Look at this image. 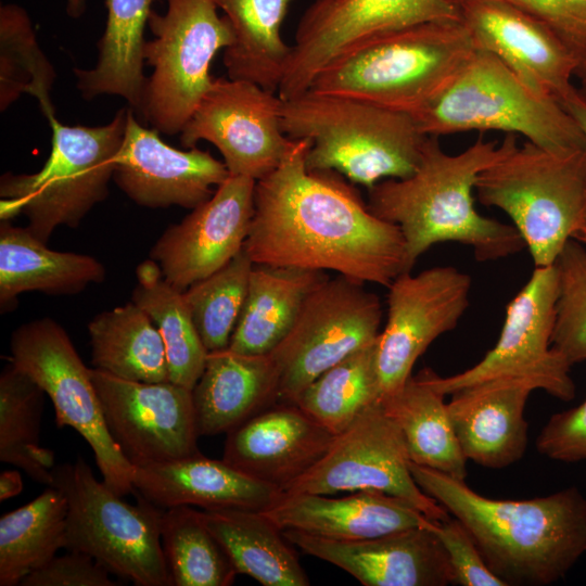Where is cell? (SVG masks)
<instances>
[{"label": "cell", "instance_id": "484cf974", "mask_svg": "<svg viewBox=\"0 0 586 586\" xmlns=\"http://www.w3.org/2000/svg\"><path fill=\"white\" fill-rule=\"evenodd\" d=\"M133 492L161 509L195 506L203 510L262 511L281 492L201 453L171 461L133 467Z\"/></svg>", "mask_w": 586, "mask_h": 586}, {"label": "cell", "instance_id": "681fc988", "mask_svg": "<svg viewBox=\"0 0 586 586\" xmlns=\"http://www.w3.org/2000/svg\"><path fill=\"white\" fill-rule=\"evenodd\" d=\"M65 5L66 13L73 18H78L86 12L87 0H65Z\"/></svg>", "mask_w": 586, "mask_h": 586}, {"label": "cell", "instance_id": "2e32d148", "mask_svg": "<svg viewBox=\"0 0 586 586\" xmlns=\"http://www.w3.org/2000/svg\"><path fill=\"white\" fill-rule=\"evenodd\" d=\"M471 286V277L453 266L416 275L405 271L391 282L386 322L377 341L382 398L402 388L426 348L458 326L469 307Z\"/></svg>", "mask_w": 586, "mask_h": 586}, {"label": "cell", "instance_id": "83f0119b", "mask_svg": "<svg viewBox=\"0 0 586 586\" xmlns=\"http://www.w3.org/2000/svg\"><path fill=\"white\" fill-rule=\"evenodd\" d=\"M106 271L95 257L51 250L27 227L0 224V310H13L20 294L75 295L102 283Z\"/></svg>", "mask_w": 586, "mask_h": 586}, {"label": "cell", "instance_id": "f6af8a7d", "mask_svg": "<svg viewBox=\"0 0 586 586\" xmlns=\"http://www.w3.org/2000/svg\"><path fill=\"white\" fill-rule=\"evenodd\" d=\"M22 586H116L111 573L92 557L77 551L54 556L27 574Z\"/></svg>", "mask_w": 586, "mask_h": 586}, {"label": "cell", "instance_id": "ab89813d", "mask_svg": "<svg viewBox=\"0 0 586 586\" xmlns=\"http://www.w3.org/2000/svg\"><path fill=\"white\" fill-rule=\"evenodd\" d=\"M55 71L40 49L27 12L15 3L0 7V110L21 94L36 98L48 122L55 117L51 90Z\"/></svg>", "mask_w": 586, "mask_h": 586}, {"label": "cell", "instance_id": "1f68e13d", "mask_svg": "<svg viewBox=\"0 0 586 586\" xmlns=\"http://www.w3.org/2000/svg\"><path fill=\"white\" fill-rule=\"evenodd\" d=\"M201 514L238 574L249 575L264 586L310 584L292 544L260 511L217 509Z\"/></svg>", "mask_w": 586, "mask_h": 586}, {"label": "cell", "instance_id": "277c9868", "mask_svg": "<svg viewBox=\"0 0 586 586\" xmlns=\"http://www.w3.org/2000/svg\"><path fill=\"white\" fill-rule=\"evenodd\" d=\"M280 123L291 140H310L309 170L334 171L368 190L412 175L428 138L410 114L310 90L282 100Z\"/></svg>", "mask_w": 586, "mask_h": 586}, {"label": "cell", "instance_id": "4fadbf2b", "mask_svg": "<svg viewBox=\"0 0 586 586\" xmlns=\"http://www.w3.org/2000/svg\"><path fill=\"white\" fill-rule=\"evenodd\" d=\"M558 277L555 266L535 267L530 279L509 302L494 347L469 369L442 378L423 369L430 384L443 395L500 377H527L539 390L569 402L575 396L571 365L551 345Z\"/></svg>", "mask_w": 586, "mask_h": 586}, {"label": "cell", "instance_id": "bcb514c9", "mask_svg": "<svg viewBox=\"0 0 586 586\" xmlns=\"http://www.w3.org/2000/svg\"><path fill=\"white\" fill-rule=\"evenodd\" d=\"M538 451L563 462L586 460V399L553 415L536 440Z\"/></svg>", "mask_w": 586, "mask_h": 586}, {"label": "cell", "instance_id": "7dc6e473", "mask_svg": "<svg viewBox=\"0 0 586 586\" xmlns=\"http://www.w3.org/2000/svg\"><path fill=\"white\" fill-rule=\"evenodd\" d=\"M563 106L574 117L586 139V102L575 89L562 101ZM574 239L586 246V200L581 226Z\"/></svg>", "mask_w": 586, "mask_h": 586}, {"label": "cell", "instance_id": "d6986e66", "mask_svg": "<svg viewBox=\"0 0 586 586\" xmlns=\"http://www.w3.org/2000/svg\"><path fill=\"white\" fill-rule=\"evenodd\" d=\"M255 184L252 178L229 175L208 200L162 233L150 258L171 285L186 291L242 251L254 215Z\"/></svg>", "mask_w": 586, "mask_h": 586}, {"label": "cell", "instance_id": "4316f807", "mask_svg": "<svg viewBox=\"0 0 586 586\" xmlns=\"http://www.w3.org/2000/svg\"><path fill=\"white\" fill-rule=\"evenodd\" d=\"M200 436L228 433L278 399V373L269 354L208 352L192 390Z\"/></svg>", "mask_w": 586, "mask_h": 586}, {"label": "cell", "instance_id": "60d3db41", "mask_svg": "<svg viewBox=\"0 0 586 586\" xmlns=\"http://www.w3.org/2000/svg\"><path fill=\"white\" fill-rule=\"evenodd\" d=\"M253 266L243 247L226 266L184 291L192 320L207 352L229 346Z\"/></svg>", "mask_w": 586, "mask_h": 586}, {"label": "cell", "instance_id": "9a60e30c", "mask_svg": "<svg viewBox=\"0 0 586 586\" xmlns=\"http://www.w3.org/2000/svg\"><path fill=\"white\" fill-rule=\"evenodd\" d=\"M453 20H461L453 0H315L298 22L278 95L306 92L320 71L366 40Z\"/></svg>", "mask_w": 586, "mask_h": 586}, {"label": "cell", "instance_id": "e0dca14e", "mask_svg": "<svg viewBox=\"0 0 586 586\" xmlns=\"http://www.w3.org/2000/svg\"><path fill=\"white\" fill-rule=\"evenodd\" d=\"M281 102L278 93L254 82L216 78L180 141L188 149L201 140L214 144L229 175L258 181L280 165L292 144L281 128Z\"/></svg>", "mask_w": 586, "mask_h": 586}, {"label": "cell", "instance_id": "ee69618b", "mask_svg": "<svg viewBox=\"0 0 586 586\" xmlns=\"http://www.w3.org/2000/svg\"><path fill=\"white\" fill-rule=\"evenodd\" d=\"M436 534L451 565L455 584L462 586H506L486 564L464 525L454 517L438 523Z\"/></svg>", "mask_w": 586, "mask_h": 586}, {"label": "cell", "instance_id": "8d00e7d4", "mask_svg": "<svg viewBox=\"0 0 586 586\" xmlns=\"http://www.w3.org/2000/svg\"><path fill=\"white\" fill-rule=\"evenodd\" d=\"M44 391L11 361L0 374V460L52 485L54 453L39 443Z\"/></svg>", "mask_w": 586, "mask_h": 586}, {"label": "cell", "instance_id": "d6a6232c", "mask_svg": "<svg viewBox=\"0 0 586 586\" xmlns=\"http://www.w3.org/2000/svg\"><path fill=\"white\" fill-rule=\"evenodd\" d=\"M444 397L421 370L381 402L403 433L410 461L464 480L468 460Z\"/></svg>", "mask_w": 586, "mask_h": 586}, {"label": "cell", "instance_id": "8992f818", "mask_svg": "<svg viewBox=\"0 0 586 586\" xmlns=\"http://www.w3.org/2000/svg\"><path fill=\"white\" fill-rule=\"evenodd\" d=\"M411 116L425 136L498 130L550 151L586 149L560 101L533 92L495 55L476 48L448 86Z\"/></svg>", "mask_w": 586, "mask_h": 586}, {"label": "cell", "instance_id": "8fae6325", "mask_svg": "<svg viewBox=\"0 0 586 586\" xmlns=\"http://www.w3.org/2000/svg\"><path fill=\"white\" fill-rule=\"evenodd\" d=\"M10 361L50 398L59 428L74 429L92 449L104 483L117 495L133 492V466L111 436L90 368L66 330L52 318L17 327L10 340Z\"/></svg>", "mask_w": 586, "mask_h": 586}, {"label": "cell", "instance_id": "7a4b0ae2", "mask_svg": "<svg viewBox=\"0 0 586 586\" xmlns=\"http://www.w3.org/2000/svg\"><path fill=\"white\" fill-rule=\"evenodd\" d=\"M517 145L512 133L499 144L480 137L464 151L448 154L438 137L428 136L412 175L382 180L368 190L369 209L400 229L407 271L438 243L468 245L479 262L506 258L525 249L512 225L483 216L474 202L480 174Z\"/></svg>", "mask_w": 586, "mask_h": 586}, {"label": "cell", "instance_id": "74e56055", "mask_svg": "<svg viewBox=\"0 0 586 586\" xmlns=\"http://www.w3.org/2000/svg\"><path fill=\"white\" fill-rule=\"evenodd\" d=\"M377 341L327 369L301 392L294 403L333 435L343 432L382 399Z\"/></svg>", "mask_w": 586, "mask_h": 586}, {"label": "cell", "instance_id": "52a82bcc", "mask_svg": "<svg viewBox=\"0 0 586 586\" xmlns=\"http://www.w3.org/2000/svg\"><path fill=\"white\" fill-rule=\"evenodd\" d=\"M128 107L103 126H68L49 120L52 149L35 174L7 173L0 179V218L24 214L27 229L48 243L53 231L76 228L109 195L115 156L122 145Z\"/></svg>", "mask_w": 586, "mask_h": 586}, {"label": "cell", "instance_id": "ac0fdd59", "mask_svg": "<svg viewBox=\"0 0 586 586\" xmlns=\"http://www.w3.org/2000/svg\"><path fill=\"white\" fill-rule=\"evenodd\" d=\"M107 430L133 466L200 454L192 390L165 382H140L91 368Z\"/></svg>", "mask_w": 586, "mask_h": 586}, {"label": "cell", "instance_id": "c3c4849f", "mask_svg": "<svg viewBox=\"0 0 586 586\" xmlns=\"http://www.w3.org/2000/svg\"><path fill=\"white\" fill-rule=\"evenodd\" d=\"M23 491V480L15 470H7L0 474V500L17 496Z\"/></svg>", "mask_w": 586, "mask_h": 586}, {"label": "cell", "instance_id": "f546056e", "mask_svg": "<svg viewBox=\"0 0 586 586\" xmlns=\"http://www.w3.org/2000/svg\"><path fill=\"white\" fill-rule=\"evenodd\" d=\"M324 271L255 265L229 348L270 354L292 329L306 298L327 280Z\"/></svg>", "mask_w": 586, "mask_h": 586}, {"label": "cell", "instance_id": "f35d334b", "mask_svg": "<svg viewBox=\"0 0 586 586\" xmlns=\"http://www.w3.org/2000/svg\"><path fill=\"white\" fill-rule=\"evenodd\" d=\"M161 539L171 586H230L238 574L227 551L190 506L164 509Z\"/></svg>", "mask_w": 586, "mask_h": 586}, {"label": "cell", "instance_id": "7bdbcfd3", "mask_svg": "<svg viewBox=\"0 0 586 586\" xmlns=\"http://www.w3.org/2000/svg\"><path fill=\"white\" fill-rule=\"evenodd\" d=\"M455 3L458 0H453ZM547 26L576 62L575 77L586 79V0H504Z\"/></svg>", "mask_w": 586, "mask_h": 586}, {"label": "cell", "instance_id": "30bf717a", "mask_svg": "<svg viewBox=\"0 0 586 586\" xmlns=\"http://www.w3.org/2000/svg\"><path fill=\"white\" fill-rule=\"evenodd\" d=\"M143 59L153 67L148 78L142 117L158 132L180 133L211 88L212 61L234 36L213 0H168L167 10H152Z\"/></svg>", "mask_w": 586, "mask_h": 586}, {"label": "cell", "instance_id": "603a6c76", "mask_svg": "<svg viewBox=\"0 0 586 586\" xmlns=\"http://www.w3.org/2000/svg\"><path fill=\"white\" fill-rule=\"evenodd\" d=\"M333 437L296 404L283 402L228 432L222 460L282 492L323 456Z\"/></svg>", "mask_w": 586, "mask_h": 586}, {"label": "cell", "instance_id": "4dcf8cb0", "mask_svg": "<svg viewBox=\"0 0 586 586\" xmlns=\"http://www.w3.org/2000/svg\"><path fill=\"white\" fill-rule=\"evenodd\" d=\"M213 1L234 36L224 52L228 77L278 93L292 49L281 36V26L293 0Z\"/></svg>", "mask_w": 586, "mask_h": 586}, {"label": "cell", "instance_id": "5bb4252c", "mask_svg": "<svg viewBox=\"0 0 586 586\" xmlns=\"http://www.w3.org/2000/svg\"><path fill=\"white\" fill-rule=\"evenodd\" d=\"M409 461L403 433L380 400L334 435L323 456L281 494L373 489L405 499L434 521L448 519V511L416 483Z\"/></svg>", "mask_w": 586, "mask_h": 586}, {"label": "cell", "instance_id": "7c38bea8", "mask_svg": "<svg viewBox=\"0 0 586 586\" xmlns=\"http://www.w3.org/2000/svg\"><path fill=\"white\" fill-rule=\"evenodd\" d=\"M383 317L380 298L340 276L317 285L292 329L269 354L278 373V399L295 403L317 377L373 343Z\"/></svg>", "mask_w": 586, "mask_h": 586}, {"label": "cell", "instance_id": "d4e9b609", "mask_svg": "<svg viewBox=\"0 0 586 586\" xmlns=\"http://www.w3.org/2000/svg\"><path fill=\"white\" fill-rule=\"evenodd\" d=\"M281 531L295 530L334 540H361L413 527L435 528L405 499L380 491H357L339 498L281 494L260 511Z\"/></svg>", "mask_w": 586, "mask_h": 586}, {"label": "cell", "instance_id": "ba28073f", "mask_svg": "<svg viewBox=\"0 0 586 586\" xmlns=\"http://www.w3.org/2000/svg\"><path fill=\"white\" fill-rule=\"evenodd\" d=\"M474 192L510 218L535 267L552 266L582 222L586 149L556 152L526 141L483 170Z\"/></svg>", "mask_w": 586, "mask_h": 586}, {"label": "cell", "instance_id": "b9f144b4", "mask_svg": "<svg viewBox=\"0 0 586 586\" xmlns=\"http://www.w3.org/2000/svg\"><path fill=\"white\" fill-rule=\"evenodd\" d=\"M553 266L558 294L551 345L573 366L586 360V246L571 239Z\"/></svg>", "mask_w": 586, "mask_h": 586}, {"label": "cell", "instance_id": "cb8c5ba5", "mask_svg": "<svg viewBox=\"0 0 586 586\" xmlns=\"http://www.w3.org/2000/svg\"><path fill=\"white\" fill-rule=\"evenodd\" d=\"M539 390L527 377H500L451 394L449 417L461 450L480 466L502 469L519 461L527 446L524 409Z\"/></svg>", "mask_w": 586, "mask_h": 586}, {"label": "cell", "instance_id": "f1b7e54d", "mask_svg": "<svg viewBox=\"0 0 586 586\" xmlns=\"http://www.w3.org/2000/svg\"><path fill=\"white\" fill-rule=\"evenodd\" d=\"M156 0H105L106 25L90 69L75 68L81 95L114 94L127 100L142 117L148 77L143 74L144 29Z\"/></svg>", "mask_w": 586, "mask_h": 586}, {"label": "cell", "instance_id": "ffe728a7", "mask_svg": "<svg viewBox=\"0 0 586 586\" xmlns=\"http://www.w3.org/2000/svg\"><path fill=\"white\" fill-rule=\"evenodd\" d=\"M157 130L139 124L127 111L122 145L115 156L113 180L135 203L148 208L173 205L193 209L208 200L228 177L225 163L208 151H181L166 144Z\"/></svg>", "mask_w": 586, "mask_h": 586}, {"label": "cell", "instance_id": "9c48e42d", "mask_svg": "<svg viewBox=\"0 0 586 586\" xmlns=\"http://www.w3.org/2000/svg\"><path fill=\"white\" fill-rule=\"evenodd\" d=\"M68 512L64 549L86 553L137 586H171L161 539V509L137 493L130 505L98 481L84 458L52 469Z\"/></svg>", "mask_w": 586, "mask_h": 586}, {"label": "cell", "instance_id": "5b68a950", "mask_svg": "<svg viewBox=\"0 0 586 586\" xmlns=\"http://www.w3.org/2000/svg\"><path fill=\"white\" fill-rule=\"evenodd\" d=\"M475 50L461 20L429 22L366 40L327 65L308 90L415 114Z\"/></svg>", "mask_w": 586, "mask_h": 586}, {"label": "cell", "instance_id": "44dd1931", "mask_svg": "<svg viewBox=\"0 0 586 586\" xmlns=\"http://www.w3.org/2000/svg\"><path fill=\"white\" fill-rule=\"evenodd\" d=\"M474 47L500 60L533 92L562 101L575 89L576 62L543 23L504 0H458Z\"/></svg>", "mask_w": 586, "mask_h": 586}, {"label": "cell", "instance_id": "e575fe53", "mask_svg": "<svg viewBox=\"0 0 586 586\" xmlns=\"http://www.w3.org/2000/svg\"><path fill=\"white\" fill-rule=\"evenodd\" d=\"M135 273L131 301L149 315L162 335L169 381L193 390L208 352L192 320L184 291L171 285L152 258L141 262Z\"/></svg>", "mask_w": 586, "mask_h": 586}, {"label": "cell", "instance_id": "f907efd6", "mask_svg": "<svg viewBox=\"0 0 586 586\" xmlns=\"http://www.w3.org/2000/svg\"><path fill=\"white\" fill-rule=\"evenodd\" d=\"M581 98L586 102V79L581 81V87L577 88Z\"/></svg>", "mask_w": 586, "mask_h": 586}, {"label": "cell", "instance_id": "3957f363", "mask_svg": "<svg viewBox=\"0 0 586 586\" xmlns=\"http://www.w3.org/2000/svg\"><path fill=\"white\" fill-rule=\"evenodd\" d=\"M409 469L419 487L464 525L506 586L557 582L586 551V499L575 487L532 499H492L435 469L412 461Z\"/></svg>", "mask_w": 586, "mask_h": 586}, {"label": "cell", "instance_id": "d590c367", "mask_svg": "<svg viewBox=\"0 0 586 586\" xmlns=\"http://www.w3.org/2000/svg\"><path fill=\"white\" fill-rule=\"evenodd\" d=\"M68 504L48 486L26 505L0 519V586H16L64 549Z\"/></svg>", "mask_w": 586, "mask_h": 586}, {"label": "cell", "instance_id": "7402d4cb", "mask_svg": "<svg viewBox=\"0 0 586 586\" xmlns=\"http://www.w3.org/2000/svg\"><path fill=\"white\" fill-rule=\"evenodd\" d=\"M437 526L361 540H334L295 530L282 533L292 546L334 564L365 586H446L455 584V576Z\"/></svg>", "mask_w": 586, "mask_h": 586}, {"label": "cell", "instance_id": "6da1fadb", "mask_svg": "<svg viewBox=\"0 0 586 586\" xmlns=\"http://www.w3.org/2000/svg\"><path fill=\"white\" fill-rule=\"evenodd\" d=\"M310 144L292 140L280 165L256 181L246 254L255 265L332 270L387 288L407 271L400 229L334 171L309 170Z\"/></svg>", "mask_w": 586, "mask_h": 586}, {"label": "cell", "instance_id": "836d02e7", "mask_svg": "<svg viewBox=\"0 0 586 586\" xmlns=\"http://www.w3.org/2000/svg\"><path fill=\"white\" fill-rule=\"evenodd\" d=\"M88 333L93 368L130 381H169L162 335L132 301L94 316Z\"/></svg>", "mask_w": 586, "mask_h": 586}]
</instances>
